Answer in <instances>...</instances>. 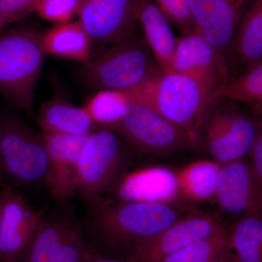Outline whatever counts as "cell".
<instances>
[{
	"label": "cell",
	"mask_w": 262,
	"mask_h": 262,
	"mask_svg": "<svg viewBox=\"0 0 262 262\" xmlns=\"http://www.w3.org/2000/svg\"><path fill=\"white\" fill-rule=\"evenodd\" d=\"M185 214L171 203L110 198L80 218L84 235L103 257L129 260L134 251Z\"/></svg>",
	"instance_id": "cell-1"
},
{
	"label": "cell",
	"mask_w": 262,
	"mask_h": 262,
	"mask_svg": "<svg viewBox=\"0 0 262 262\" xmlns=\"http://www.w3.org/2000/svg\"><path fill=\"white\" fill-rule=\"evenodd\" d=\"M42 34L23 25L0 32V96L29 117L47 55Z\"/></svg>",
	"instance_id": "cell-2"
},
{
	"label": "cell",
	"mask_w": 262,
	"mask_h": 262,
	"mask_svg": "<svg viewBox=\"0 0 262 262\" xmlns=\"http://www.w3.org/2000/svg\"><path fill=\"white\" fill-rule=\"evenodd\" d=\"M137 155L110 129L98 128L88 137L79 162L75 192L88 210L111 198Z\"/></svg>",
	"instance_id": "cell-3"
},
{
	"label": "cell",
	"mask_w": 262,
	"mask_h": 262,
	"mask_svg": "<svg viewBox=\"0 0 262 262\" xmlns=\"http://www.w3.org/2000/svg\"><path fill=\"white\" fill-rule=\"evenodd\" d=\"M123 93L130 101L151 108L186 131L196 145L203 115L216 96L192 77L163 70L136 89Z\"/></svg>",
	"instance_id": "cell-4"
},
{
	"label": "cell",
	"mask_w": 262,
	"mask_h": 262,
	"mask_svg": "<svg viewBox=\"0 0 262 262\" xmlns=\"http://www.w3.org/2000/svg\"><path fill=\"white\" fill-rule=\"evenodd\" d=\"M219 94L207 106L196 137L198 149L221 165L247 158L257 136L259 117Z\"/></svg>",
	"instance_id": "cell-5"
},
{
	"label": "cell",
	"mask_w": 262,
	"mask_h": 262,
	"mask_svg": "<svg viewBox=\"0 0 262 262\" xmlns=\"http://www.w3.org/2000/svg\"><path fill=\"white\" fill-rule=\"evenodd\" d=\"M162 70L144 36L96 48L82 68V78L91 89L127 92L158 75Z\"/></svg>",
	"instance_id": "cell-6"
},
{
	"label": "cell",
	"mask_w": 262,
	"mask_h": 262,
	"mask_svg": "<svg viewBox=\"0 0 262 262\" xmlns=\"http://www.w3.org/2000/svg\"><path fill=\"white\" fill-rule=\"evenodd\" d=\"M48 155L44 136L18 117L0 114V184L46 189Z\"/></svg>",
	"instance_id": "cell-7"
},
{
	"label": "cell",
	"mask_w": 262,
	"mask_h": 262,
	"mask_svg": "<svg viewBox=\"0 0 262 262\" xmlns=\"http://www.w3.org/2000/svg\"><path fill=\"white\" fill-rule=\"evenodd\" d=\"M99 256L84 235L70 203L44 207L22 262H89Z\"/></svg>",
	"instance_id": "cell-8"
},
{
	"label": "cell",
	"mask_w": 262,
	"mask_h": 262,
	"mask_svg": "<svg viewBox=\"0 0 262 262\" xmlns=\"http://www.w3.org/2000/svg\"><path fill=\"white\" fill-rule=\"evenodd\" d=\"M110 130L138 154L170 158L196 149L186 131L151 108L129 100L121 120Z\"/></svg>",
	"instance_id": "cell-9"
},
{
	"label": "cell",
	"mask_w": 262,
	"mask_h": 262,
	"mask_svg": "<svg viewBox=\"0 0 262 262\" xmlns=\"http://www.w3.org/2000/svg\"><path fill=\"white\" fill-rule=\"evenodd\" d=\"M139 0H82L78 21L97 47L139 34Z\"/></svg>",
	"instance_id": "cell-10"
},
{
	"label": "cell",
	"mask_w": 262,
	"mask_h": 262,
	"mask_svg": "<svg viewBox=\"0 0 262 262\" xmlns=\"http://www.w3.org/2000/svg\"><path fill=\"white\" fill-rule=\"evenodd\" d=\"M0 204V262H22L42 209L37 211L21 193L6 185H2Z\"/></svg>",
	"instance_id": "cell-11"
},
{
	"label": "cell",
	"mask_w": 262,
	"mask_h": 262,
	"mask_svg": "<svg viewBox=\"0 0 262 262\" xmlns=\"http://www.w3.org/2000/svg\"><path fill=\"white\" fill-rule=\"evenodd\" d=\"M170 71L193 77L214 96L232 77L227 58L196 32L178 37Z\"/></svg>",
	"instance_id": "cell-12"
},
{
	"label": "cell",
	"mask_w": 262,
	"mask_h": 262,
	"mask_svg": "<svg viewBox=\"0 0 262 262\" xmlns=\"http://www.w3.org/2000/svg\"><path fill=\"white\" fill-rule=\"evenodd\" d=\"M218 215L191 212L184 214L134 251L129 261L158 262L225 227Z\"/></svg>",
	"instance_id": "cell-13"
},
{
	"label": "cell",
	"mask_w": 262,
	"mask_h": 262,
	"mask_svg": "<svg viewBox=\"0 0 262 262\" xmlns=\"http://www.w3.org/2000/svg\"><path fill=\"white\" fill-rule=\"evenodd\" d=\"M214 201L222 213L262 218V184L248 158L222 165Z\"/></svg>",
	"instance_id": "cell-14"
},
{
	"label": "cell",
	"mask_w": 262,
	"mask_h": 262,
	"mask_svg": "<svg viewBox=\"0 0 262 262\" xmlns=\"http://www.w3.org/2000/svg\"><path fill=\"white\" fill-rule=\"evenodd\" d=\"M48 155L46 189L57 204L75 196L81 153L89 136L42 134Z\"/></svg>",
	"instance_id": "cell-15"
},
{
	"label": "cell",
	"mask_w": 262,
	"mask_h": 262,
	"mask_svg": "<svg viewBox=\"0 0 262 262\" xmlns=\"http://www.w3.org/2000/svg\"><path fill=\"white\" fill-rule=\"evenodd\" d=\"M195 32L229 63L241 13L227 0H188Z\"/></svg>",
	"instance_id": "cell-16"
},
{
	"label": "cell",
	"mask_w": 262,
	"mask_h": 262,
	"mask_svg": "<svg viewBox=\"0 0 262 262\" xmlns=\"http://www.w3.org/2000/svg\"><path fill=\"white\" fill-rule=\"evenodd\" d=\"M113 195L121 201L175 204L180 199L176 170L164 166L130 170Z\"/></svg>",
	"instance_id": "cell-17"
},
{
	"label": "cell",
	"mask_w": 262,
	"mask_h": 262,
	"mask_svg": "<svg viewBox=\"0 0 262 262\" xmlns=\"http://www.w3.org/2000/svg\"><path fill=\"white\" fill-rule=\"evenodd\" d=\"M37 120L42 134H46L83 137L99 128L83 106H75L60 97L45 101L38 110Z\"/></svg>",
	"instance_id": "cell-18"
},
{
	"label": "cell",
	"mask_w": 262,
	"mask_h": 262,
	"mask_svg": "<svg viewBox=\"0 0 262 262\" xmlns=\"http://www.w3.org/2000/svg\"><path fill=\"white\" fill-rule=\"evenodd\" d=\"M137 14L143 36L155 60L162 70L170 71L178 43L171 24L154 0H139Z\"/></svg>",
	"instance_id": "cell-19"
},
{
	"label": "cell",
	"mask_w": 262,
	"mask_h": 262,
	"mask_svg": "<svg viewBox=\"0 0 262 262\" xmlns=\"http://www.w3.org/2000/svg\"><path fill=\"white\" fill-rule=\"evenodd\" d=\"M262 61V0H247L232 47L231 65L244 71Z\"/></svg>",
	"instance_id": "cell-20"
},
{
	"label": "cell",
	"mask_w": 262,
	"mask_h": 262,
	"mask_svg": "<svg viewBox=\"0 0 262 262\" xmlns=\"http://www.w3.org/2000/svg\"><path fill=\"white\" fill-rule=\"evenodd\" d=\"M45 51L51 56L85 65L91 60L94 44L79 21L56 24L42 34Z\"/></svg>",
	"instance_id": "cell-21"
},
{
	"label": "cell",
	"mask_w": 262,
	"mask_h": 262,
	"mask_svg": "<svg viewBox=\"0 0 262 262\" xmlns=\"http://www.w3.org/2000/svg\"><path fill=\"white\" fill-rule=\"evenodd\" d=\"M222 165L211 159L194 160L176 170L179 198L192 203L214 201Z\"/></svg>",
	"instance_id": "cell-22"
},
{
	"label": "cell",
	"mask_w": 262,
	"mask_h": 262,
	"mask_svg": "<svg viewBox=\"0 0 262 262\" xmlns=\"http://www.w3.org/2000/svg\"><path fill=\"white\" fill-rule=\"evenodd\" d=\"M227 230L234 262H262L261 217L237 216Z\"/></svg>",
	"instance_id": "cell-23"
},
{
	"label": "cell",
	"mask_w": 262,
	"mask_h": 262,
	"mask_svg": "<svg viewBox=\"0 0 262 262\" xmlns=\"http://www.w3.org/2000/svg\"><path fill=\"white\" fill-rule=\"evenodd\" d=\"M233 261L229 249L227 225L207 238L196 241L158 262Z\"/></svg>",
	"instance_id": "cell-24"
},
{
	"label": "cell",
	"mask_w": 262,
	"mask_h": 262,
	"mask_svg": "<svg viewBox=\"0 0 262 262\" xmlns=\"http://www.w3.org/2000/svg\"><path fill=\"white\" fill-rule=\"evenodd\" d=\"M220 94L241 103L262 118V61L232 77Z\"/></svg>",
	"instance_id": "cell-25"
},
{
	"label": "cell",
	"mask_w": 262,
	"mask_h": 262,
	"mask_svg": "<svg viewBox=\"0 0 262 262\" xmlns=\"http://www.w3.org/2000/svg\"><path fill=\"white\" fill-rule=\"evenodd\" d=\"M128 102L122 91L98 90L88 98L83 107L99 128L111 129L121 120Z\"/></svg>",
	"instance_id": "cell-26"
},
{
	"label": "cell",
	"mask_w": 262,
	"mask_h": 262,
	"mask_svg": "<svg viewBox=\"0 0 262 262\" xmlns=\"http://www.w3.org/2000/svg\"><path fill=\"white\" fill-rule=\"evenodd\" d=\"M82 3V0H39L35 13L56 24L67 23L78 16Z\"/></svg>",
	"instance_id": "cell-27"
},
{
	"label": "cell",
	"mask_w": 262,
	"mask_h": 262,
	"mask_svg": "<svg viewBox=\"0 0 262 262\" xmlns=\"http://www.w3.org/2000/svg\"><path fill=\"white\" fill-rule=\"evenodd\" d=\"M171 26L175 27L181 35L195 32L188 0H154Z\"/></svg>",
	"instance_id": "cell-28"
},
{
	"label": "cell",
	"mask_w": 262,
	"mask_h": 262,
	"mask_svg": "<svg viewBox=\"0 0 262 262\" xmlns=\"http://www.w3.org/2000/svg\"><path fill=\"white\" fill-rule=\"evenodd\" d=\"M39 0H0L5 27L19 23L35 12Z\"/></svg>",
	"instance_id": "cell-29"
},
{
	"label": "cell",
	"mask_w": 262,
	"mask_h": 262,
	"mask_svg": "<svg viewBox=\"0 0 262 262\" xmlns=\"http://www.w3.org/2000/svg\"><path fill=\"white\" fill-rule=\"evenodd\" d=\"M247 158L253 171L262 184V118L260 117L257 136Z\"/></svg>",
	"instance_id": "cell-30"
},
{
	"label": "cell",
	"mask_w": 262,
	"mask_h": 262,
	"mask_svg": "<svg viewBox=\"0 0 262 262\" xmlns=\"http://www.w3.org/2000/svg\"><path fill=\"white\" fill-rule=\"evenodd\" d=\"M89 262H134L129 261V260L117 259V258L103 257L101 256H97L93 258Z\"/></svg>",
	"instance_id": "cell-31"
},
{
	"label": "cell",
	"mask_w": 262,
	"mask_h": 262,
	"mask_svg": "<svg viewBox=\"0 0 262 262\" xmlns=\"http://www.w3.org/2000/svg\"><path fill=\"white\" fill-rule=\"evenodd\" d=\"M227 1H229L231 4L233 5L234 8H237L241 12V14H242L243 10H244L247 0H227Z\"/></svg>",
	"instance_id": "cell-32"
},
{
	"label": "cell",
	"mask_w": 262,
	"mask_h": 262,
	"mask_svg": "<svg viewBox=\"0 0 262 262\" xmlns=\"http://www.w3.org/2000/svg\"><path fill=\"white\" fill-rule=\"evenodd\" d=\"M5 27L4 16H3V11H2L1 7H0V32L3 30Z\"/></svg>",
	"instance_id": "cell-33"
},
{
	"label": "cell",
	"mask_w": 262,
	"mask_h": 262,
	"mask_svg": "<svg viewBox=\"0 0 262 262\" xmlns=\"http://www.w3.org/2000/svg\"><path fill=\"white\" fill-rule=\"evenodd\" d=\"M219 262H234L232 261H219Z\"/></svg>",
	"instance_id": "cell-34"
},
{
	"label": "cell",
	"mask_w": 262,
	"mask_h": 262,
	"mask_svg": "<svg viewBox=\"0 0 262 262\" xmlns=\"http://www.w3.org/2000/svg\"><path fill=\"white\" fill-rule=\"evenodd\" d=\"M0 208H1V204H0Z\"/></svg>",
	"instance_id": "cell-35"
}]
</instances>
